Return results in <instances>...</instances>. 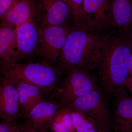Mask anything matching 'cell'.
<instances>
[{"instance_id": "cell-1", "label": "cell", "mask_w": 132, "mask_h": 132, "mask_svg": "<svg viewBox=\"0 0 132 132\" xmlns=\"http://www.w3.org/2000/svg\"><path fill=\"white\" fill-rule=\"evenodd\" d=\"M127 32L119 31L109 35L98 62L99 81L102 92L107 96L113 95L118 89L125 87L128 77L132 45Z\"/></svg>"}, {"instance_id": "cell-2", "label": "cell", "mask_w": 132, "mask_h": 132, "mask_svg": "<svg viewBox=\"0 0 132 132\" xmlns=\"http://www.w3.org/2000/svg\"><path fill=\"white\" fill-rule=\"evenodd\" d=\"M110 34L92 31L83 26H75L69 29L58 59L61 70L97 68L102 48Z\"/></svg>"}, {"instance_id": "cell-3", "label": "cell", "mask_w": 132, "mask_h": 132, "mask_svg": "<svg viewBox=\"0 0 132 132\" xmlns=\"http://www.w3.org/2000/svg\"><path fill=\"white\" fill-rule=\"evenodd\" d=\"M1 68L3 79L11 82H26L48 93L56 88L60 76V72L46 62H15Z\"/></svg>"}, {"instance_id": "cell-4", "label": "cell", "mask_w": 132, "mask_h": 132, "mask_svg": "<svg viewBox=\"0 0 132 132\" xmlns=\"http://www.w3.org/2000/svg\"><path fill=\"white\" fill-rule=\"evenodd\" d=\"M104 94L98 87L64 106L85 114L111 132L112 114Z\"/></svg>"}, {"instance_id": "cell-5", "label": "cell", "mask_w": 132, "mask_h": 132, "mask_svg": "<svg viewBox=\"0 0 132 132\" xmlns=\"http://www.w3.org/2000/svg\"><path fill=\"white\" fill-rule=\"evenodd\" d=\"M55 94L62 106L98 87L94 78L88 69L71 68Z\"/></svg>"}, {"instance_id": "cell-6", "label": "cell", "mask_w": 132, "mask_h": 132, "mask_svg": "<svg viewBox=\"0 0 132 132\" xmlns=\"http://www.w3.org/2000/svg\"><path fill=\"white\" fill-rule=\"evenodd\" d=\"M66 25L42 26L36 52L44 62L53 63L57 61L64 47L69 32Z\"/></svg>"}, {"instance_id": "cell-7", "label": "cell", "mask_w": 132, "mask_h": 132, "mask_svg": "<svg viewBox=\"0 0 132 132\" xmlns=\"http://www.w3.org/2000/svg\"><path fill=\"white\" fill-rule=\"evenodd\" d=\"M83 13L84 25L89 30L109 34L115 26L108 0H84Z\"/></svg>"}, {"instance_id": "cell-8", "label": "cell", "mask_w": 132, "mask_h": 132, "mask_svg": "<svg viewBox=\"0 0 132 132\" xmlns=\"http://www.w3.org/2000/svg\"><path fill=\"white\" fill-rule=\"evenodd\" d=\"M115 101L113 114V132H132V99L126 88L113 94Z\"/></svg>"}, {"instance_id": "cell-9", "label": "cell", "mask_w": 132, "mask_h": 132, "mask_svg": "<svg viewBox=\"0 0 132 132\" xmlns=\"http://www.w3.org/2000/svg\"><path fill=\"white\" fill-rule=\"evenodd\" d=\"M42 26L66 25L72 13L62 0H37Z\"/></svg>"}, {"instance_id": "cell-10", "label": "cell", "mask_w": 132, "mask_h": 132, "mask_svg": "<svg viewBox=\"0 0 132 132\" xmlns=\"http://www.w3.org/2000/svg\"><path fill=\"white\" fill-rule=\"evenodd\" d=\"M17 61L31 55L36 50L39 37L33 16L16 27Z\"/></svg>"}, {"instance_id": "cell-11", "label": "cell", "mask_w": 132, "mask_h": 132, "mask_svg": "<svg viewBox=\"0 0 132 132\" xmlns=\"http://www.w3.org/2000/svg\"><path fill=\"white\" fill-rule=\"evenodd\" d=\"M62 107L58 101L45 100L29 112L26 119L38 132H46L50 121Z\"/></svg>"}, {"instance_id": "cell-12", "label": "cell", "mask_w": 132, "mask_h": 132, "mask_svg": "<svg viewBox=\"0 0 132 132\" xmlns=\"http://www.w3.org/2000/svg\"><path fill=\"white\" fill-rule=\"evenodd\" d=\"M21 116L19 95L15 86L2 79L0 86V116L15 120Z\"/></svg>"}, {"instance_id": "cell-13", "label": "cell", "mask_w": 132, "mask_h": 132, "mask_svg": "<svg viewBox=\"0 0 132 132\" xmlns=\"http://www.w3.org/2000/svg\"><path fill=\"white\" fill-rule=\"evenodd\" d=\"M11 83L16 87L19 95L21 114L25 118L36 105L45 100V97L48 94L26 82L16 81Z\"/></svg>"}, {"instance_id": "cell-14", "label": "cell", "mask_w": 132, "mask_h": 132, "mask_svg": "<svg viewBox=\"0 0 132 132\" xmlns=\"http://www.w3.org/2000/svg\"><path fill=\"white\" fill-rule=\"evenodd\" d=\"M16 28L1 23L0 58L2 67L17 61Z\"/></svg>"}, {"instance_id": "cell-15", "label": "cell", "mask_w": 132, "mask_h": 132, "mask_svg": "<svg viewBox=\"0 0 132 132\" xmlns=\"http://www.w3.org/2000/svg\"><path fill=\"white\" fill-rule=\"evenodd\" d=\"M30 0H14L2 19V23L16 28L33 16Z\"/></svg>"}, {"instance_id": "cell-16", "label": "cell", "mask_w": 132, "mask_h": 132, "mask_svg": "<svg viewBox=\"0 0 132 132\" xmlns=\"http://www.w3.org/2000/svg\"><path fill=\"white\" fill-rule=\"evenodd\" d=\"M111 8L115 26L118 27L119 31L127 32L131 16V1L112 0Z\"/></svg>"}, {"instance_id": "cell-17", "label": "cell", "mask_w": 132, "mask_h": 132, "mask_svg": "<svg viewBox=\"0 0 132 132\" xmlns=\"http://www.w3.org/2000/svg\"><path fill=\"white\" fill-rule=\"evenodd\" d=\"M52 132H73L71 110L62 106L49 123Z\"/></svg>"}, {"instance_id": "cell-18", "label": "cell", "mask_w": 132, "mask_h": 132, "mask_svg": "<svg viewBox=\"0 0 132 132\" xmlns=\"http://www.w3.org/2000/svg\"><path fill=\"white\" fill-rule=\"evenodd\" d=\"M71 110L73 132H87L93 128L101 127L97 121L85 114Z\"/></svg>"}, {"instance_id": "cell-19", "label": "cell", "mask_w": 132, "mask_h": 132, "mask_svg": "<svg viewBox=\"0 0 132 132\" xmlns=\"http://www.w3.org/2000/svg\"><path fill=\"white\" fill-rule=\"evenodd\" d=\"M68 6L72 13L75 26H84V0H62Z\"/></svg>"}, {"instance_id": "cell-20", "label": "cell", "mask_w": 132, "mask_h": 132, "mask_svg": "<svg viewBox=\"0 0 132 132\" xmlns=\"http://www.w3.org/2000/svg\"><path fill=\"white\" fill-rule=\"evenodd\" d=\"M17 125L15 120L3 119L0 123V132H16Z\"/></svg>"}, {"instance_id": "cell-21", "label": "cell", "mask_w": 132, "mask_h": 132, "mask_svg": "<svg viewBox=\"0 0 132 132\" xmlns=\"http://www.w3.org/2000/svg\"><path fill=\"white\" fill-rule=\"evenodd\" d=\"M16 132H39L33 127L32 123L26 119L24 123L17 125Z\"/></svg>"}, {"instance_id": "cell-22", "label": "cell", "mask_w": 132, "mask_h": 132, "mask_svg": "<svg viewBox=\"0 0 132 132\" xmlns=\"http://www.w3.org/2000/svg\"><path fill=\"white\" fill-rule=\"evenodd\" d=\"M14 0H0V17L2 19L7 12Z\"/></svg>"}, {"instance_id": "cell-23", "label": "cell", "mask_w": 132, "mask_h": 132, "mask_svg": "<svg viewBox=\"0 0 132 132\" xmlns=\"http://www.w3.org/2000/svg\"><path fill=\"white\" fill-rule=\"evenodd\" d=\"M124 86L129 91L130 96L132 99V78L128 77L124 84Z\"/></svg>"}, {"instance_id": "cell-24", "label": "cell", "mask_w": 132, "mask_h": 132, "mask_svg": "<svg viewBox=\"0 0 132 132\" xmlns=\"http://www.w3.org/2000/svg\"><path fill=\"white\" fill-rule=\"evenodd\" d=\"M127 32L128 38H129L130 42L132 45V11L130 25H129Z\"/></svg>"}, {"instance_id": "cell-25", "label": "cell", "mask_w": 132, "mask_h": 132, "mask_svg": "<svg viewBox=\"0 0 132 132\" xmlns=\"http://www.w3.org/2000/svg\"><path fill=\"white\" fill-rule=\"evenodd\" d=\"M128 77L132 78V50L128 60Z\"/></svg>"}, {"instance_id": "cell-26", "label": "cell", "mask_w": 132, "mask_h": 132, "mask_svg": "<svg viewBox=\"0 0 132 132\" xmlns=\"http://www.w3.org/2000/svg\"><path fill=\"white\" fill-rule=\"evenodd\" d=\"M87 132H107L106 131L105 129H104L103 128L101 127H99L95 128H93L90 131H88Z\"/></svg>"}]
</instances>
